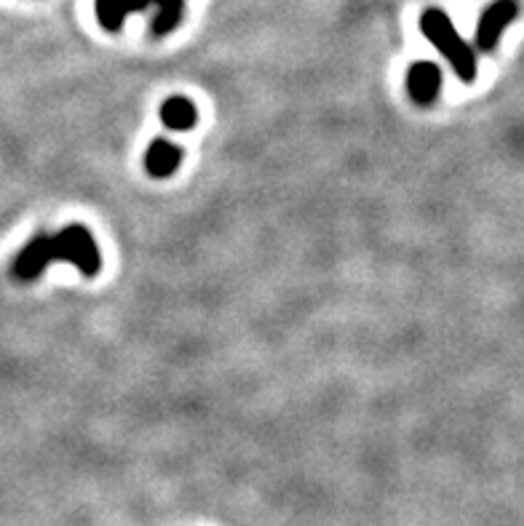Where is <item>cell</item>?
<instances>
[{"mask_svg":"<svg viewBox=\"0 0 524 526\" xmlns=\"http://www.w3.org/2000/svg\"><path fill=\"white\" fill-rule=\"evenodd\" d=\"M148 6H153V0H126V9L131 11H145Z\"/></svg>","mask_w":524,"mask_h":526,"instance_id":"cell-10","label":"cell"},{"mask_svg":"<svg viewBox=\"0 0 524 526\" xmlns=\"http://www.w3.org/2000/svg\"><path fill=\"white\" fill-rule=\"evenodd\" d=\"M407 91L415 105L428 107L434 105L442 94V67L436 62H415L407 73Z\"/></svg>","mask_w":524,"mask_h":526,"instance_id":"cell-5","label":"cell"},{"mask_svg":"<svg viewBox=\"0 0 524 526\" xmlns=\"http://www.w3.org/2000/svg\"><path fill=\"white\" fill-rule=\"evenodd\" d=\"M519 17V3L516 0H495L479 17L476 25V49L479 51H495L500 35L506 30L514 19Z\"/></svg>","mask_w":524,"mask_h":526,"instance_id":"cell-4","label":"cell"},{"mask_svg":"<svg viewBox=\"0 0 524 526\" xmlns=\"http://www.w3.org/2000/svg\"><path fill=\"white\" fill-rule=\"evenodd\" d=\"M51 262H57L54 254V235L41 233L35 235L33 241H27V246L17 254V259L11 262V278L19 284H30L43 276V270L49 268Z\"/></svg>","mask_w":524,"mask_h":526,"instance_id":"cell-3","label":"cell"},{"mask_svg":"<svg viewBox=\"0 0 524 526\" xmlns=\"http://www.w3.org/2000/svg\"><path fill=\"white\" fill-rule=\"evenodd\" d=\"M161 121H164L166 129L172 131H190L196 129L198 123V110L196 105L185 97H169L158 110Z\"/></svg>","mask_w":524,"mask_h":526,"instance_id":"cell-7","label":"cell"},{"mask_svg":"<svg viewBox=\"0 0 524 526\" xmlns=\"http://www.w3.org/2000/svg\"><path fill=\"white\" fill-rule=\"evenodd\" d=\"M158 6V14L153 19V35L161 38V35L174 33L180 27L182 17H185V0H153Z\"/></svg>","mask_w":524,"mask_h":526,"instance_id":"cell-8","label":"cell"},{"mask_svg":"<svg viewBox=\"0 0 524 526\" xmlns=\"http://www.w3.org/2000/svg\"><path fill=\"white\" fill-rule=\"evenodd\" d=\"M182 163V147H177L169 139H153L145 153V169H148L150 177L166 179L172 177L174 171L180 169Z\"/></svg>","mask_w":524,"mask_h":526,"instance_id":"cell-6","label":"cell"},{"mask_svg":"<svg viewBox=\"0 0 524 526\" xmlns=\"http://www.w3.org/2000/svg\"><path fill=\"white\" fill-rule=\"evenodd\" d=\"M420 30L426 35L431 46H434L439 54H442L450 67L455 70L463 83H471L476 78V54L474 49L468 46L460 33L452 25V19L444 14L442 9H428L423 11V17H420Z\"/></svg>","mask_w":524,"mask_h":526,"instance_id":"cell-1","label":"cell"},{"mask_svg":"<svg viewBox=\"0 0 524 526\" xmlns=\"http://www.w3.org/2000/svg\"><path fill=\"white\" fill-rule=\"evenodd\" d=\"M54 254L57 262H67L81 270V276L94 278L102 270V254L86 225H67L54 235Z\"/></svg>","mask_w":524,"mask_h":526,"instance_id":"cell-2","label":"cell"},{"mask_svg":"<svg viewBox=\"0 0 524 526\" xmlns=\"http://www.w3.org/2000/svg\"><path fill=\"white\" fill-rule=\"evenodd\" d=\"M94 14H97L102 30L121 33L126 17H129V9H126V0H94Z\"/></svg>","mask_w":524,"mask_h":526,"instance_id":"cell-9","label":"cell"}]
</instances>
